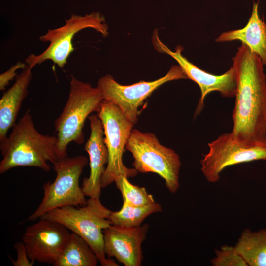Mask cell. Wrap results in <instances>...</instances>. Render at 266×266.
<instances>
[{"instance_id": "obj_5", "label": "cell", "mask_w": 266, "mask_h": 266, "mask_svg": "<svg viewBox=\"0 0 266 266\" xmlns=\"http://www.w3.org/2000/svg\"><path fill=\"white\" fill-rule=\"evenodd\" d=\"M126 149L132 154L133 166L138 172L156 173L170 193L178 191L181 162L173 149L162 145L154 134L137 129L132 131Z\"/></svg>"}, {"instance_id": "obj_1", "label": "cell", "mask_w": 266, "mask_h": 266, "mask_svg": "<svg viewBox=\"0 0 266 266\" xmlns=\"http://www.w3.org/2000/svg\"><path fill=\"white\" fill-rule=\"evenodd\" d=\"M237 77L232 136L247 146L266 144V76L259 56L246 44L233 58Z\"/></svg>"}, {"instance_id": "obj_4", "label": "cell", "mask_w": 266, "mask_h": 266, "mask_svg": "<svg viewBox=\"0 0 266 266\" xmlns=\"http://www.w3.org/2000/svg\"><path fill=\"white\" fill-rule=\"evenodd\" d=\"M103 97L100 89L71 76L66 102L54 122L58 148L61 157L67 156V147L74 142H84L83 128L86 119L97 112Z\"/></svg>"}, {"instance_id": "obj_14", "label": "cell", "mask_w": 266, "mask_h": 266, "mask_svg": "<svg viewBox=\"0 0 266 266\" xmlns=\"http://www.w3.org/2000/svg\"><path fill=\"white\" fill-rule=\"evenodd\" d=\"M88 118L91 133L84 149L89 155L90 170L89 177L83 179L82 189L86 196L99 198L101 190L100 179L105 170L108 154L101 121L97 114H92Z\"/></svg>"}, {"instance_id": "obj_16", "label": "cell", "mask_w": 266, "mask_h": 266, "mask_svg": "<svg viewBox=\"0 0 266 266\" xmlns=\"http://www.w3.org/2000/svg\"><path fill=\"white\" fill-rule=\"evenodd\" d=\"M239 40L247 45L260 58L266 66V24L259 18L258 4L254 3L251 15L246 25L243 28L222 33L216 39L223 42Z\"/></svg>"}, {"instance_id": "obj_20", "label": "cell", "mask_w": 266, "mask_h": 266, "mask_svg": "<svg viewBox=\"0 0 266 266\" xmlns=\"http://www.w3.org/2000/svg\"><path fill=\"white\" fill-rule=\"evenodd\" d=\"M125 176L118 177L115 183L120 191L123 203L132 206H143L154 203L153 196L148 194L144 187L131 184Z\"/></svg>"}, {"instance_id": "obj_17", "label": "cell", "mask_w": 266, "mask_h": 266, "mask_svg": "<svg viewBox=\"0 0 266 266\" xmlns=\"http://www.w3.org/2000/svg\"><path fill=\"white\" fill-rule=\"evenodd\" d=\"M249 266H266V228L243 230L234 246Z\"/></svg>"}, {"instance_id": "obj_23", "label": "cell", "mask_w": 266, "mask_h": 266, "mask_svg": "<svg viewBox=\"0 0 266 266\" xmlns=\"http://www.w3.org/2000/svg\"><path fill=\"white\" fill-rule=\"evenodd\" d=\"M27 64L18 62L13 65L8 70L0 75V90H4L9 82L17 76L16 71L19 69H24Z\"/></svg>"}, {"instance_id": "obj_18", "label": "cell", "mask_w": 266, "mask_h": 266, "mask_svg": "<svg viewBox=\"0 0 266 266\" xmlns=\"http://www.w3.org/2000/svg\"><path fill=\"white\" fill-rule=\"evenodd\" d=\"M98 258L87 242L72 233L63 253L54 266H95Z\"/></svg>"}, {"instance_id": "obj_21", "label": "cell", "mask_w": 266, "mask_h": 266, "mask_svg": "<svg viewBox=\"0 0 266 266\" xmlns=\"http://www.w3.org/2000/svg\"><path fill=\"white\" fill-rule=\"evenodd\" d=\"M215 254V257L210 260L213 266H248L234 246L223 245L220 250H216Z\"/></svg>"}, {"instance_id": "obj_12", "label": "cell", "mask_w": 266, "mask_h": 266, "mask_svg": "<svg viewBox=\"0 0 266 266\" xmlns=\"http://www.w3.org/2000/svg\"><path fill=\"white\" fill-rule=\"evenodd\" d=\"M153 42L159 52L165 53L174 58L184 71L187 78L196 82L200 87L201 96L195 111V115L200 113L204 107L206 96L211 92L218 91L224 97H235L237 87V77L235 68L232 66L220 75L207 72L198 67L184 57L183 48L178 46L175 51H171L160 40L157 31L154 33Z\"/></svg>"}, {"instance_id": "obj_2", "label": "cell", "mask_w": 266, "mask_h": 266, "mask_svg": "<svg viewBox=\"0 0 266 266\" xmlns=\"http://www.w3.org/2000/svg\"><path fill=\"white\" fill-rule=\"evenodd\" d=\"M3 158L0 174L17 166H33L45 172L50 170L48 162L54 164L62 158L56 136L40 133L28 110L12 128L8 136L0 143Z\"/></svg>"}, {"instance_id": "obj_15", "label": "cell", "mask_w": 266, "mask_h": 266, "mask_svg": "<svg viewBox=\"0 0 266 266\" xmlns=\"http://www.w3.org/2000/svg\"><path fill=\"white\" fill-rule=\"evenodd\" d=\"M32 76V68L27 65L0 100V143L7 137L8 130L16 123L23 101L28 94Z\"/></svg>"}, {"instance_id": "obj_19", "label": "cell", "mask_w": 266, "mask_h": 266, "mask_svg": "<svg viewBox=\"0 0 266 266\" xmlns=\"http://www.w3.org/2000/svg\"><path fill=\"white\" fill-rule=\"evenodd\" d=\"M161 205L157 202L143 206H135L123 204L117 211H111L108 219L111 225L123 227H137L141 225L150 215L162 211Z\"/></svg>"}, {"instance_id": "obj_3", "label": "cell", "mask_w": 266, "mask_h": 266, "mask_svg": "<svg viewBox=\"0 0 266 266\" xmlns=\"http://www.w3.org/2000/svg\"><path fill=\"white\" fill-rule=\"evenodd\" d=\"M111 211L99 198H89L83 206H66L52 209L40 218L59 223L84 239L95 253L102 266H118L104 251V229L111 225Z\"/></svg>"}, {"instance_id": "obj_8", "label": "cell", "mask_w": 266, "mask_h": 266, "mask_svg": "<svg viewBox=\"0 0 266 266\" xmlns=\"http://www.w3.org/2000/svg\"><path fill=\"white\" fill-rule=\"evenodd\" d=\"M65 24L58 28L49 29L39 37L43 42H49L48 47L38 55L31 54L26 59L27 65L32 69L37 65L49 60L63 68L70 55L74 50L72 44L75 35L80 31L91 28L102 36L108 34V27L104 17L97 12L82 16L72 14Z\"/></svg>"}, {"instance_id": "obj_9", "label": "cell", "mask_w": 266, "mask_h": 266, "mask_svg": "<svg viewBox=\"0 0 266 266\" xmlns=\"http://www.w3.org/2000/svg\"><path fill=\"white\" fill-rule=\"evenodd\" d=\"M186 78L187 77L182 68L174 65L164 76L154 81H141L132 85H123L112 76L107 74L99 79L97 86L100 90L103 99L117 105L134 125L137 122L140 113L139 107L155 90L167 82Z\"/></svg>"}, {"instance_id": "obj_11", "label": "cell", "mask_w": 266, "mask_h": 266, "mask_svg": "<svg viewBox=\"0 0 266 266\" xmlns=\"http://www.w3.org/2000/svg\"><path fill=\"white\" fill-rule=\"evenodd\" d=\"M39 219L26 228L23 242L31 260L54 266L67 245L71 233L59 223L42 218Z\"/></svg>"}, {"instance_id": "obj_10", "label": "cell", "mask_w": 266, "mask_h": 266, "mask_svg": "<svg viewBox=\"0 0 266 266\" xmlns=\"http://www.w3.org/2000/svg\"><path fill=\"white\" fill-rule=\"evenodd\" d=\"M208 152L200 160L206 180L217 182L227 167L257 160H266V144L247 146L234 140L230 133H224L208 144Z\"/></svg>"}, {"instance_id": "obj_13", "label": "cell", "mask_w": 266, "mask_h": 266, "mask_svg": "<svg viewBox=\"0 0 266 266\" xmlns=\"http://www.w3.org/2000/svg\"><path fill=\"white\" fill-rule=\"evenodd\" d=\"M148 228L147 224L132 228L111 225L103 231L105 255L125 266H141V246Z\"/></svg>"}, {"instance_id": "obj_22", "label": "cell", "mask_w": 266, "mask_h": 266, "mask_svg": "<svg viewBox=\"0 0 266 266\" xmlns=\"http://www.w3.org/2000/svg\"><path fill=\"white\" fill-rule=\"evenodd\" d=\"M17 253V258L13 261L11 259L14 266H32L35 262L31 260L23 242H17L14 245Z\"/></svg>"}, {"instance_id": "obj_6", "label": "cell", "mask_w": 266, "mask_h": 266, "mask_svg": "<svg viewBox=\"0 0 266 266\" xmlns=\"http://www.w3.org/2000/svg\"><path fill=\"white\" fill-rule=\"evenodd\" d=\"M88 163L84 156L66 157L53 165L56 173L54 181H47L43 187V197L36 209L28 217L35 221L46 212L66 206H83L87 203L79 180L84 167Z\"/></svg>"}, {"instance_id": "obj_7", "label": "cell", "mask_w": 266, "mask_h": 266, "mask_svg": "<svg viewBox=\"0 0 266 266\" xmlns=\"http://www.w3.org/2000/svg\"><path fill=\"white\" fill-rule=\"evenodd\" d=\"M97 114L103 124L108 154L105 170L100 179L101 187L104 188L121 176L133 177L138 172L134 168L125 166L122 160L133 124L117 105L107 100H102Z\"/></svg>"}]
</instances>
